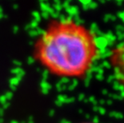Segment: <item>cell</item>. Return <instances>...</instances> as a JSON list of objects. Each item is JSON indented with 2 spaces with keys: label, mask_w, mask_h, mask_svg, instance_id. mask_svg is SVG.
Instances as JSON below:
<instances>
[{
  "label": "cell",
  "mask_w": 124,
  "mask_h": 123,
  "mask_svg": "<svg viewBox=\"0 0 124 123\" xmlns=\"http://www.w3.org/2000/svg\"><path fill=\"white\" fill-rule=\"evenodd\" d=\"M94 35L73 19H53L36 38L33 55L50 74L59 78H82L98 56Z\"/></svg>",
  "instance_id": "6da1fadb"
},
{
  "label": "cell",
  "mask_w": 124,
  "mask_h": 123,
  "mask_svg": "<svg viewBox=\"0 0 124 123\" xmlns=\"http://www.w3.org/2000/svg\"><path fill=\"white\" fill-rule=\"evenodd\" d=\"M110 60L116 76L124 86V44L112 51Z\"/></svg>",
  "instance_id": "7a4b0ae2"
},
{
  "label": "cell",
  "mask_w": 124,
  "mask_h": 123,
  "mask_svg": "<svg viewBox=\"0 0 124 123\" xmlns=\"http://www.w3.org/2000/svg\"><path fill=\"white\" fill-rule=\"evenodd\" d=\"M85 123H91V122H85Z\"/></svg>",
  "instance_id": "3957f363"
}]
</instances>
